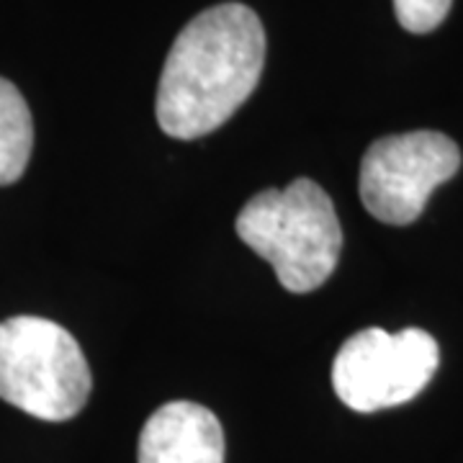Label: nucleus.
<instances>
[{"mask_svg":"<svg viewBox=\"0 0 463 463\" xmlns=\"http://www.w3.org/2000/svg\"><path fill=\"white\" fill-rule=\"evenodd\" d=\"M263 62L265 32L252 8H206L170 47L155 100L160 129L175 139L219 129L258 88Z\"/></svg>","mask_w":463,"mask_h":463,"instance_id":"f257e3e1","label":"nucleus"},{"mask_svg":"<svg viewBox=\"0 0 463 463\" xmlns=\"http://www.w3.org/2000/svg\"><path fill=\"white\" fill-rule=\"evenodd\" d=\"M237 237L273 265L286 291L309 294L332 276L343 250V227L335 203L319 183L297 178L268 188L242 206Z\"/></svg>","mask_w":463,"mask_h":463,"instance_id":"f03ea898","label":"nucleus"},{"mask_svg":"<svg viewBox=\"0 0 463 463\" xmlns=\"http://www.w3.org/2000/svg\"><path fill=\"white\" fill-rule=\"evenodd\" d=\"M90 368L78 340L44 317L0 322V399L47 422H65L90 397Z\"/></svg>","mask_w":463,"mask_h":463,"instance_id":"7ed1b4c3","label":"nucleus"},{"mask_svg":"<svg viewBox=\"0 0 463 463\" xmlns=\"http://www.w3.org/2000/svg\"><path fill=\"white\" fill-rule=\"evenodd\" d=\"M440 347L425 330L397 335L368 327L347 337L332 364V386L355 412H379L414 399L435 376Z\"/></svg>","mask_w":463,"mask_h":463,"instance_id":"20e7f679","label":"nucleus"},{"mask_svg":"<svg viewBox=\"0 0 463 463\" xmlns=\"http://www.w3.org/2000/svg\"><path fill=\"white\" fill-rule=\"evenodd\" d=\"M461 167V149L440 132H407L381 137L365 149L358 191L368 214L383 224L407 227L425 212L440 183Z\"/></svg>","mask_w":463,"mask_h":463,"instance_id":"39448f33","label":"nucleus"},{"mask_svg":"<svg viewBox=\"0 0 463 463\" xmlns=\"http://www.w3.org/2000/svg\"><path fill=\"white\" fill-rule=\"evenodd\" d=\"M137 461L224 463L222 422L196 402H170L145 422Z\"/></svg>","mask_w":463,"mask_h":463,"instance_id":"423d86ee","label":"nucleus"},{"mask_svg":"<svg viewBox=\"0 0 463 463\" xmlns=\"http://www.w3.org/2000/svg\"><path fill=\"white\" fill-rule=\"evenodd\" d=\"M32 149V111L16 85L0 78V185H11L24 175Z\"/></svg>","mask_w":463,"mask_h":463,"instance_id":"0eeeda50","label":"nucleus"},{"mask_svg":"<svg viewBox=\"0 0 463 463\" xmlns=\"http://www.w3.org/2000/svg\"><path fill=\"white\" fill-rule=\"evenodd\" d=\"M453 0H394V14L402 29L412 33L435 32L450 11Z\"/></svg>","mask_w":463,"mask_h":463,"instance_id":"6e6552de","label":"nucleus"}]
</instances>
